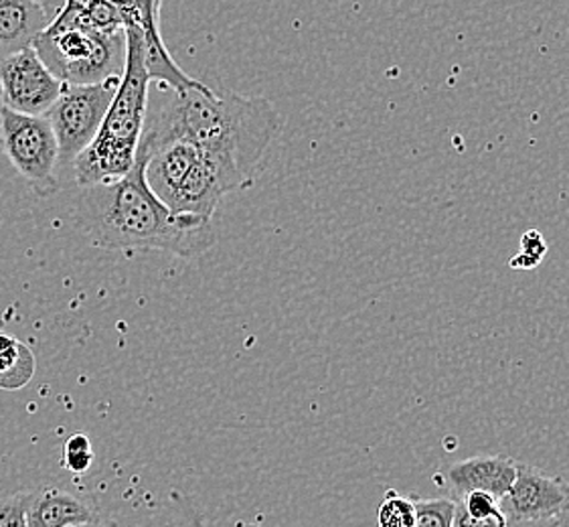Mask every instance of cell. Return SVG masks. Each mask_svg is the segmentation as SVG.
<instances>
[{"label": "cell", "instance_id": "obj_2", "mask_svg": "<svg viewBox=\"0 0 569 527\" xmlns=\"http://www.w3.org/2000/svg\"><path fill=\"white\" fill-rule=\"evenodd\" d=\"M147 152L138 147L132 171L112 183L81 187L76 223L91 246L116 252L160 250L181 258L207 252L217 236L213 219L174 213L147 183Z\"/></svg>", "mask_w": 569, "mask_h": 527}, {"label": "cell", "instance_id": "obj_11", "mask_svg": "<svg viewBox=\"0 0 569 527\" xmlns=\"http://www.w3.org/2000/svg\"><path fill=\"white\" fill-rule=\"evenodd\" d=\"M49 23L34 0H0V61L33 46L34 37Z\"/></svg>", "mask_w": 569, "mask_h": 527}, {"label": "cell", "instance_id": "obj_3", "mask_svg": "<svg viewBox=\"0 0 569 527\" xmlns=\"http://www.w3.org/2000/svg\"><path fill=\"white\" fill-rule=\"evenodd\" d=\"M149 88L142 33L137 27L126 24V66L118 92L106 112L98 137L71 162L80 189L112 183L132 171L149 118Z\"/></svg>", "mask_w": 569, "mask_h": 527}, {"label": "cell", "instance_id": "obj_1", "mask_svg": "<svg viewBox=\"0 0 569 527\" xmlns=\"http://www.w3.org/2000/svg\"><path fill=\"white\" fill-rule=\"evenodd\" d=\"M280 128L282 118L268 98L206 83L174 92L157 115L147 118L140 147L154 149L174 138L189 140L216 165L233 193L253 187Z\"/></svg>", "mask_w": 569, "mask_h": 527}, {"label": "cell", "instance_id": "obj_13", "mask_svg": "<svg viewBox=\"0 0 569 527\" xmlns=\"http://www.w3.org/2000/svg\"><path fill=\"white\" fill-rule=\"evenodd\" d=\"M34 369L37 361L31 347L9 332H0V390L17 391L29 386Z\"/></svg>", "mask_w": 569, "mask_h": 527}, {"label": "cell", "instance_id": "obj_24", "mask_svg": "<svg viewBox=\"0 0 569 527\" xmlns=\"http://www.w3.org/2000/svg\"><path fill=\"white\" fill-rule=\"evenodd\" d=\"M507 527H556V521H539V524H509Z\"/></svg>", "mask_w": 569, "mask_h": 527}, {"label": "cell", "instance_id": "obj_7", "mask_svg": "<svg viewBox=\"0 0 569 527\" xmlns=\"http://www.w3.org/2000/svg\"><path fill=\"white\" fill-rule=\"evenodd\" d=\"M0 90L4 108L46 116L66 90V81L47 68L31 46L0 61Z\"/></svg>", "mask_w": 569, "mask_h": 527}, {"label": "cell", "instance_id": "obj_18", "mask_svg": "<svg viewBox=\"0 0 569 527\" xmlns=\"http://www.w3.org/2000/svg\"><path fill=\"white\" fill-rule=\"evenodd\" d=\"M33 491H19L0 499V527H27V509Z\"/></svg>", "mask_w": 569, "mask_h": 527}, {"label": "cell", "instance_id": "obj_15", "mask_svg": "<svg viewBox=\"0 0 569 527\" xmlns=\"http://www.w3.org/2000/svg\"><path fill=\"white\" fill-rule=\"evenodd\" d=\"M411 499L416 504L413 527H452L455 499H421L418 495H411Z\"/></svg>", "mask_w": 569, "mask_h": 527}, {"label": "cell", "instance_id": "obj_27", "mask_svg": "<svg viewBox=\"0 0 569 527\" xmlns=\"http://www.w3.org/2000/svg\"><path fill=\"white\" fill-rule=\"evenodd\" d=\"M0 108H2V90H0Z\"/></svg>", "mask_w": 569, "mask_h": 527}, {"label": "cell", "instance_id": "obj_23", "mask_svg": "<svg viewBox=\"0 0 569 527\" xmlns=\"http://www.w3.org/2000/svg\"><path fill=\"white\" fill-rule=\"evenodd\" d=\"M189 514H191V519L187 521V527H206L203 526V521L199 519V516H194L193 509H189ZM236 527H260L256 526V524H238Z\"/></svg>", "mask_w": 569, "mask_h": 527}, {"label": "cell", "instance_id": "obj_20", "mask_svg": "<svg viewBox=\"0 0 569 527\" xmlns=\"http://www.w3.org/2000/svg\"><path fill=\"white\" fill-rule=\"evenodd\" d=\"M456 501V499H455ZM452 527H505L495 519H477L470 516L467 509L462 507L460 501H456L455 519H452Z\"/></svg>", "mask_w": 569, "mask_h": 527}, {"label": "cell", "instance_id": "obj_21", "mask_svg": "<svg viewBox=\"0 0 569 527\" xmlns=\"http://www.w3.org/2000/svg\"><path fill=\"white\" fill-rule=\"evenodd\" d=\"M539 264H541L539 258L525 252L515 253L511 260H509V266H511L512 270H536Z\"/></svg>", "mask_w": 569, "mask_h": 527}, {"label": "cell", "instance_id": "obj_19", "mask_svg": "<svg viewBox=\"0 0 569 527\" xmlns=\"http://www.w3.org/2000/svg\"><path fill=\"white\" fill-rule=\"evenodd\" d=\"M547 250H549V246H547V241L543 240L541 231H525L523 238H521V252L531 253V256H536L539 260H543Z\"/></svg>", "mask_w": 569, "mask_h": 527}, {"label": "cell", "instance_id": "obj_9", "mask_svg": "<svg viewBox=\"0 0 569 527\" xmlns=\"http://www.w3.org/2000/svg\"><path fill=\"white\" fill-rule=\"evenodd\" d=\"M228 193H231V187L223 179V175L213 162L199 155L193 167L182 177L179 187L172 191L167 206L171 207L174 213H193L213 219L217 207Z\"/></svg>", "mask_w": 569, "mask_h": 527}, {"label": "cell", "instance_id": "obj_10", "mask_svg": "<svg viewBox=\"0 0 569 527\" xmlns=\"http://www.w3.org/2000/svg\"><path fill=\"white\" fill-rule=\"evenodd\" d=\"M517 463L519 460L507 455H479L455 463L448 470L455 499L470 491H487L502 499L511 491L517 477Z\"/></svg>", "mask_w": 569, "mask_h": 527}, {"label": "cell", "instance_id": "obj_16", "mask_svg": "<svg viewBox=\"0 0 569 527\" xmlns=\"http://www.w3.org/2000/svg\"><path fill=\"white\" fill-rule=\"evenodd\" d=\"M456 501H460L470 516L477 517V519H495L507 527V517L502 514L501 499H497L495 495L487 494V491H470L462 497H456Z\"/></svg>", "mask_w": 569, "mask_h": 527}, {"label": "cell", "instance_id": "obj_26", "mask_svg": "<svg viewBox=\"0 0 569 527\" xmlns=\"http://www.w3.org/2000/svg\"><path fill=\"white\" fill-rule=\"evenodd\" d=\"M556 527H569V509L556 521Z\"/></svg>", "mask_w": 569, "mask_h": 527}, {"label": "cell", "instance_id": "obj_17", "mask_svg": "<svg viewBox=\"0 0 569 527\" xmlns=\"http://www.w3.org/2000/svg\"><path fill=\"white\" fill-rule=\"evenodd\" d=\"M93 463V447H91L90 436L78 432L71 435L63 447V465L69 473L73 475H83Z\"/></svg>", "mask_w": 569, "mask_h": 527}, {"label": "cell", "instance_id": "obj_14", "mask_svg": "<svg viewBox=\"0 0 569 527\" xmlns=\"http://www.w3.org/2000/svg\"><path fill=\"white\" fill-rule=\"evenodd\" d=\"M413 521H416L413 499L399 495L396 489H388L377 509L379 527H413Z\"/></svg>", "mask_w": 569, "mask_h": 527}, {"label": "cell", "instance_id": "obj_6", "mask_svg": "<svg viewBox=\"0 0 569 527\" xmlns=\"http://www.w3.org/2000/svg\"><path fill=\"white\" fill-rule=\"evenodd\" d=\"M120 78L88 86L66 83L58 102L46 115L58 137L59 165H71L98 137L106 112L118 92Z\"/></svg>", "mask_w": 569, "mask_h": 527}, {"label": "cell", "instance_id": "obj_22", "mask_svg": "<svg viewBox=\"0 0 569 527\" xmlns=\"http://www.w3.org/2000/svg\"><path fill=\"white\" fill-rule=\"evenodd\" d=\"M43 11H46L47 17H49V21H53L56 17H58L61 9L66 7V2L68 0H34Z\"/></svg>", "mask_w": 569, "mask_h": 527}, {"label": "cell", "instance_id": "obj_25", "mask_svg": "<svg viewBox=\"0 0 569 527\" xmlns=\"http://www.w3.org/2000/svg\"><path fill=\"white\" fill-rule=\"evenodd\" d=\"M69 527H106L102 521L96 517V519H91V521H83V524H76V526Z\"/></svg>", "mask_w": 569, "mask_h": 527}, {"label": "cell", "instance_id": "obj_12", "mask_svg": "<svg viewBox=\"0 0 569 527\" xmlns=\"http://www.w3.org/2000/svg\"><path fill=\"white\" fill-rule=\"evenodd\" d=\"M96 517V511L80 497L58 487H43L33 491L27 509V527H69Z\"/></svg>", "mask_w": 569, "mask_h": 527}, {"label": "cell", "instance_id": "obj_5", "mask_svg": "<svg viewBox=\"0 0 569 527\" xmlns=\"http://www.w3.org/2000/svg\"><path fill=\"white\" fill-rule=\"evenodd\" d=\"M0 149L34 196L58 193L59 145L47 116L21 115L2 106Z\"/></svg>", "mask_w": 569, "mask_h": 527}, {"label": "cell", "instance_id": "obj_8", "mask_svg": "<svg viewBox=\"0 0 569 527\" xmlns=\"http://www.w3.org/2000/svg\"><path fill=\"white\" fill-rule=\"evenodd\" d=\"M501 509L507 526L558 521L569 509V483L519 460L517 477L511 491L501 499Z\"/></svg>", "mask_w": 569, "mask_h": 527}, {"label": "cell", "instance_id": "obj_4", "mask_svg": "<svg viewBox=\"0 0 569 527\" xmlns=\"http://www.w3.org/2000/svg\"><path fill=\"white\" fill-rule=\"evenodd\" d=\"M33 49L59 80L88 86L124 73L126 29L98 31L56 17L34 37Z\"/></svg>", "mask_w": 569, "mask_h": 527}]
</instances>
